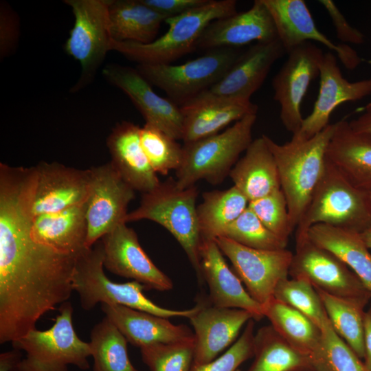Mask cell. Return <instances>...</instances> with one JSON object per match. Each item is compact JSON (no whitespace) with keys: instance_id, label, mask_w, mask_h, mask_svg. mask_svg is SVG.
Segmentation results:
<instances>
[{"instance_id":"cell-38","label":"cell","mask_w":371,"mask_h":371,"mask_svg":"<svg viewBox=\"0 0 371 371\" xmlns=\"http://www.w3.org/2000/svg\"><path fill=\"white\" fill-rule=\"evenodd\" d=\"M219 237L258 249L279 250L286 249L287 245L286 242L268 229L248 207L224 229Z\"/></svg>"},{"instance_id":"cell-30","label":"cell","mask_w":371,"mask_h":371,"mask_svg":"<svg viewBox=\"0 0 371 371\" xmlns=\"http://www.w3.org/2000/svg\"><path fill=\"white\" fill-rule=\"evenodd\" d=\"M168 17L142 0H111L109 19L114 41L147 44L154 41Z\"/></svg>"},{"instance_id":"cell-6","label":"cell","mask_w":371,"mask_h":371,"mask_svg":"<svg viewBox=\"0 0 371 371\" xmlns=\"http://www.w3.org/2000/svg\"><path fill=\"white\" fill-rule=\"evenodd\" d=\"M256 118L257 113H249L223 132L184 144L182 164L176 170L177 186L186 189L200 180L222 183L253 141Z\"/></svg>"},{"instance_id":"cell-7","label":"cell","mask_w":371,"mask_h":371,"mask_svg":"<svg viewBox=\"0 0 371 371\" xmlns=\"http://www.w3.org/2000/svg\"><path fill=\"white\" fill-rule=\"evenodd\" d=\"M52 327L36 328L12 342L13 348L24 350L25 357L13 371H69L68 365L80 370L89 368V342L78 337L72 322L73 306L69 302L60 304Z\"/></svg>"},{"instance_id":"cell-5","label":"cell","mask_w":371,"mask_h":371,"mask_svg":"<svg viewBox=\"0 0 371 371\" xmlns=\"http://www.w3.org/2000/svg\"><path fill=\"white\" fill-rule=\"evenodd\" d=\"M104 257L103 245L99 240L76 258L72 284L82 309L91 310L99 303L120 304L166 318H189L196 311V305L186 310L157 305L143 293L145 287L137 281L113 282L104 271Z\"/></svg>"},{"instance_id":"cell-34","label":"cell","mask_w":371,"mask_h":371,"mask_svg":"<svg viewBox=\"0 0 371 371\" xmlns=\"http://www.w3.org/2000/svg\"><path fill=\"white\" fill-rule=\"evenodd\" d=\"M127 339L105 316L90 333L93 371H139L131 363Z\"/></svg>"},{"instance_id":"cell-2","label":"cell","mask_w":371,"mask_h":371,"mask_svg":"<svg viewBox=\"0 0 371 371\" xmlns=\"http://www.w3.org/2000/svg\"><path fill=\"white\" fill-rule=\"evenodd\" d=\"M316 224L359 234L371 227L369 193L352 185L326 158L322 175L296 227L295 239L307 237Z\"/></svg>"},{"instance_id":"cell-26","label":"cell","mask_w":371,"mask_h":371,"mask_svg":"<svg viewBox=\"0 0 371 371\" xmlns=\"http://www.w3.org/2000/svg\"><path fill=\"white\" fill-rule=\"evenodd\" d=\"M326 159L355 187L371 191V135L358 132L349 122L335 123Z\"/></svg>"},{"instance_id":"cell-18","label":"cell","mask_w":371,"mask_h":371,"mask_svg":"<svg viewBox=\"0 0 371 371\" xmlns=\"http://www.w3.org/2000/svg\"><path fill=\"white\" fill-rule=\"evenodd\" d=\"M37 180L32 215L56 212L87 201L91 169H78L58 162L41 161L36 166Z\"/></svg>"},{"instance_id":"cell-29","label":"cell","mask_w":371,"mask_h":371,"mask_svg":"<svg viewBox=\"0 0 371 371\" xmlns=\"http://www.w3.org/2000/svg\"><path fill=\"white\" fill-rule=\"evenodd\" d=\"M245 152L229 176L249 201L281 189L276 160L264 135L254 139Z\"/></svg>"},{"instance_id":"cell-15","label":"cell","mask_w":371,"mask_h":371,"mask_svg":"<svg viewBox=\"0 0 371 371\" xmlns=\"http://www.w3.org/2000/svg\"><path fill=\"white\" fill-rule=\"evenodd\" d=\"M273 19L277 37L286 54L313 41L335 52L341 63L354 69L362 62L357 52L348 44H336L319 30L303 0H262Z\"/></svg>"},{"instance_id":"cell-43","label":"cell","mask_w":371,"mask_h":371,"mask_svg":"<svg viewBox=\"0 0 371 371\" xmlns=\"http://www.w3.org/2000/svg\"><path fill=\"white\" fill-rule=\"evenodd\" d=\"M20 25L18 14L5 1L0 3V58L11 55L17 46Z\"/></svg>"},{"instance_id":"cell-32","label":"cell","mask_w":371,"mask_h":371,"mask_svg":"<svg viewBox=\"0 0 371 371\" xmlns=\"http://www.w3.org/2000/svg\"><path fill=\"white\" fill-rule=\"evenodd\" d=\"M249 200L234 186L224 190L203 193V201L196 207L201 240H214L248 207Z\"/></svg>"},{"instance_id":"cell-35","label":"cell","mask_w":371,"mask_h":371,"mask_svg":"<svg viewBox=\"0 0 371 371\" xmlns=\"http://www.w3.org/2000/svg\"><path fill=\"white\" fill-rule=\"evenodd\" d=\"M315 289L335 331L360 359H364V307Z\"/></svg>"},{"instance_id":"cell-48","label":"cell","mask_w":371,"mask_h":371,"mask_svg":"<svg viewBox=\"0 0 371 371\" xmlns=\"http://www.w3.org/2000/svg\"><path fill=\"white\" fill-rule=\"evenodd\" d=\"M22 359L21 350L14 349L0 354V371H13Z\"/></svg>"},{"instance_id":"cell-51","label":"cell","mask_w":371,"mask_h":371,"mask_svg":"<svg viewBox=\"0 0 371 371\" xmlns=\"http://www.w3.org/2000/svg\"><path fill=\"white\" fill-rule=\"evenodd\" d=\"M369 193V196H370V201H371V191Z\"/></svg>"},{"instance_id":"cell-52","label":"cell","mask_w":371,"mask_h":371,"mask_svg":"<svg viewBox=\"0 0 371 371\" xmlns=\"http://www.w3.org/2000/svg\"><path fill=\"white\" fill-rule=\"evenodd\" d=\"M237 371H240V370H238Z\"/></svg>"},{"instance_id":"cell-13","label":"cell","mask_w":371,"mask_h":371,"mask_svg":"<svg viewBox=\"0 0 371 371\" xmlns=\"http://www.w3.org/2000/svg\"><path fill=\"white\" fill-rule=\"evenodd\" d=\"M288 58L273 77V99L280 106V117L284 128L292 135L300 129L303 98L312 80L319 76L324 53L312 42L304 43L289 52Z\"/></svg>"},{"instance_id":"cell-47","label":"cell","mask_w":371,"mask_h":371,"mask_svg":"<svg viewBox=\"0 0 371 371\" xmlns=\"http://www.w3.org/2000/svg\"><path fill=\"white\" fill-rule=\"evenodd\" d=\"M349 124L356 131L371 135V102L367 104L363 113L349 122Z\"/></svg>"},{"instance_id":"cell-16","label":"cell","mask_w":371,"mask_h":371,"mask_svg":"<svg viewBox=\"0 0 371 371\" xmlns=\"http://www.w3.org/2000/svg\"><path fill=\"white\" fill-rule=\"evenodd\" d=\"M104 267L119 276L142 284L145 289L169 291L170 278L151 260L139 243L136 232L123 223L101 239Z\"/></svg>"},{"instance_id":"cell-41","label":"cell","mask_w":371,"mask_h":371,"mask_svg":"<svg viewBox=\"0 0 371 371\" xmlns=\"http://www.w3.org/2000/svg\"><path fill=\"white\" fill-rule=\"evenodd\" d=\"M321 330L326 361L331 371H369L364 362L335 331L328 317Z\"/></svg>"},{"instance_id":"cell-19","label":"cell","mask_w":371,"mask_h":371,"mask_svg":"<svg viewBox=\"0 0 371 371\" xmlns=\"http://www.w3.org/2000/svg\"><path fill=\"white\" fill-rule=\"evenodd\" d=\"M183 116L184 144L218 133L234 121L258 112L250 100L226 97L206 90L179 106Z\"/></svg>"},{"instance_id":"cell-4","label":"cell","mask_w":371,"mask_h":371,"mask_svg":"<svg viewBox=\"0 0 371 371\" xmlns=\"http://www.w3.org/2000/svg\"><path fill=\"white\" fill-rule=\"evenodd\" d=\"M236 4L235 0H209L200 7L167 18V32L154 41L142 44L113 40L112 50L138 64H170L196 48L210 23L236 13Z\"/></svg>"},{"instance_id":"cell-9","label":"cell","mask_w":371,"mask_h":371,"mask_svg":"<svg viewBox=\"0 0 371 371\" xmlns=\"http://www.w3.org/2000/svg\"><path fill=\"white\" fill-rule=\"evenodd\" d=\"M111 0H65L74 22L64 49L78 60L81 74L71 89L78 91L94 79L109 51L112 50L109 5Z\"/></svg>"},{"instance_id":"cell-17","label":"cell","mask_w":371,"mask_h":371,"mask_svg":"<svg viewBox=\"0 0 371 371\" xmlns=\"http://www.w3.org/2000/svg\"><path fill=\"white\" fill-rule=\"evenodd\" d=\"M320 85L313 111L304 118L300 131L292 137L308 139L329 124L333 111L347 102L371 95V78L350 82L342 76L337 58L331 52L324 53L319 65Z\"/></svg>"},{"instance_id":"cell-12","label":"cell","mask_w":371,"mask_h":371,"mask_svg":"<svg viewBox=\"0 0 371 371\" xmlns=\"http://www.w3.org/2000/svg\"><path fill=\"white\" fill-rule=\"evenodd\" d=\"M90 169L91 183L87 202V248L126 223L128 205L135 196V190L122 179L111 161Z\"/></svg>"},{"instance_id":"cell-22","label":"cell","mask_w":371,"mask_h":371,"mask_svg":"<svg viewBox=\"0 0 371 371\" xmlns=\"http://www.w3.org/2000/svg\"><path fill=\"white\" fill-rule=\"evenodd\" d=\"M200 262L212 305L247 311L256 320L265 317L262 305L250 296L237 275L229 269L214 240H201Z\"/></svg>"},{"instance_id":"cell-50","label":"cell","mask_w":371,"mask_h":371,"mask_svg":"<svg viewBox=\"0 0 371 371\" xmlns=\"http://www.w3.org/2000/svg\"><path fill=\"white\" fill-rule=\"evenodd\" d=\"M295 371H315V370H310V369H306V370H295Z\"/></svg>"},{"instance_id":"cell-11","label":"cell","mask_w":371,"mask_h":371,"mask_svg":"<svg viewBox=\"0 0 371 371\" xmlns=\"http://www.w3.org/2000/svg\"><path fill=\"white\" fill-rule=\"evenodd\" d=\"M214 240L248 293L262 306L273 297L277 285L288 278L293 256L291 251L254 249L225 237Z\"/></svg>"},{"instance_id":"cell-1","label":"cell","mask_w":371,"mask_h":371,"mask_svg":"<svg viewBox=\"0 0 371 371\" xmlns=\"http://www.w3.org/2000/svg\"><path fill=\"white\" fill-rule=\"evenodd\" d=\"M335 128L330 124L308 139L279 144L264 135L277 165L290 222L296 229L324 169L327 146Z\"/></svg>"},{"instance_id":"cell-28","label":"cell","mask_w":371,"mask_h":371,"mask_svg":"<svg viewBox=\"0 0 371 371\" xmlns=\"http://www.w3.org/2000/svg\"><path fill=\"white\" fill-rule=\"evenodd\" d=\"M271 326L293 348L313 361L316 371H331L320 328L306 315L273 297L263 306Z\"/></svg>"},{"instance_id":"cell-31","label":"cell","mask_w":371,"mask_h":371,"mask_svg":"<svg viewBox=\"0 0 371 371\" xmlns=\"http://www.w3.org/2000/svg\"><path fill=\"white\" fill-rule=\"evenodd\" d=\"M308 236L345 262L371 293V254L359 233L316 224L309 229Z\"/></svg>"},{"instance_id":"cell-45","label":"cell","mask_w":371,"mask_h":371,"mask_svg":"<svg viewBox=\"0 0 371 371\" xmlns=\"http://www.w3.org/2000/svg\"><path fill=\"white\" fill-rule=\"evenodd\" d=\"M209 0H142L155 10L168 17L183 14L205 4Z\"/></svg>"},{"instance_id":"cell-24","label":"cell","mask_w":371,"mask_h":371,"mask_svg":"<svg viewBox=\"0 0 371 371\" xmlns=\"http://www.w3.org/2000/svg\"><path fill=\"white\" fill-rule=\"evenodd\" d=\"M100 306L128 342L139 348L194 339V333L188 326L173 324L168 318L120 304L102 303Z\"/></svg>"},{"instance_id":"cell-36","label":"cell","mask_w":371,"mask_h":371,"mask_svg":"<svg viewBox=\"0 0 371 371\" xmlns=\"http://www.w3.org/2000/svg\"><path fill=\"white\" fill-rule=\"evenodd\" d=\"M140 141L146 156L157 174L166 175L181 166L183 148L160 129L145 123L140 130Z\"/></svg>"},{"instance_id":"cell-3","label":"cell","mask_w":371,"mask_h":371,"mask_svg":"<svg viewBox=\"0 0 371 371\" xmlns=\"http://www.w3.org/2000/svg\"><path fill=\"white\" fill-rule=\"evenodd\" d=\"M196 186L182 189L172 178L142 194L139 206L128 212L125 222L149 220L168 231L180 244L203 281L200 262L201 237L196 213Z\"/></svg>"},{"instance_id":"cell-8","label":"cell","mask_w":371,"mask_h":371,"mask_svg":"<svg viewBox=\"0 0 371 371\" xmlns=\"http://www.w3.org/2000/svg\"><path fill=\"white\" fill-rule=\"evenodd\" d=\"M242 52L237 48H218L183 64H137L136 69L151 85L181 105L217 83Z\"/></svg>"},{"instance_id":"cell-33","label":"cell","mask_w":371,"mask_h":371,"mask_svg":"<svg viewBox=\"0 0 371 371\" xmlns=\"http://www.w3.org/2000/svg\"><path fill=\"white\" fill-rule=\"evenodd\" d=\"M254 355L249 371H316L311 359L293 348L271 326L255 334Z\"/></svg>"},{"instance_id":"cell-39","label":"cell","mask_w":371,"mask_h":371,"mask_svg":"<svg viewBox=\"0 0 371 371\" xmlns=\"http://www.w3.org/2000/svg\"><path fill=\"white\" fill-rule=\"evenodd\" d=\"M142 361L150 371H189L193 362L194 339L141 347Z\"/></svg>"},{"instance_id":"cell-42","label":"cell","mask_w":371,"mask_h":371,"mask_svg":"<svg viewBox=\"0 0 371 371\" xmlns=\"http://www.w3.org/2000/svg\"><path fill=\"white\" fill-rule=\"evenodd\" d=\"M254 322L251 319L238 339L221 357L210 362L192 365L189 371H237L245 361L254 355Z\"/></svg>"},{"instance_id":"cell-25","label":"cell","mask_w":371,"mask_h":371,"mask_svg":"<svg viewBox=\"0 0 371 371\" xmlns=\"http://www.w3.org/2000/svg\"><path fill=\"white\" fill-rule=\"evenodd\" d=\"M141 128L127 121L117 124L106 139L110 161L122 179L135 191L154 190L160 181L140 141Z\"/></svg>"},{"instance_id":"cell-21","label":"cell","mask_w":371,"mask_h":371,"mask_svg":"<svg viewBox=\"0 0 371 371\" xmlns=\"http://www.w3.org/2000/svg\"><path fill=\"white\" fill-rule=\"evenodd\" d=\"M276 39V30L269 10L262 0H256L248 10L210 23L201 36L196 48H237L252 41L267 43Z\"/></svg>"},{"instance_id":"cell-40","label":"cell","mask_w":371,"mask_h":371,"mask_svg":"<svg viewBox=\"0 0 371 371\" xmlns=\"http://www.w3.org/2000/svg\"><path fill=\"white\" fill-rule=\"evenodd\" d=\"M248 207L268 229L288 243L293 229L290 222L287 202L281 189L249 201Z\"/></svg>"},{"instance_id":"cell-46","label":"cell","mask_w":371,"mask_h":371,"mask_svg":"<svg viewBox=\"0 0 371 371\" xmlns=\"http://www.w3.org/2000/svg\"><path fill=\"white\" fill-rule=\"evenodd\" d=\"M364 329V363L369 371H371V308L365 311L363 318Z\"/></svg>"},{"instance_id":"cell-49","label":"cell","mask_w":371,"mask_h":371,"mask_svg":"<svg viewBox=\"0 0 371 371\" xmlns=\"http://www.w3.org/2000/svg\"><path fill=\"white\" fill-rule=\"evenodd\" d=\"M361 237L369 249H371V227L360 234Z\"/></svg>"},{"instance_id":"cell-37","label":"cell","mask_w":371,"mask_h":371,"mask_svg":"<svg viewBox=\"0 0 371 371\" xmlns=\"http://www.w3.org/2000/svg\"><path fill=\"white\" fill-rule=\"evenodd\" d=\"M273 297L300 311L321 330L328 318L314 286L302 278H286L276 286Z\"/></svg>"},{"instance_id":"cell-14","label":"cell","mask_w":371,"mask_h":371,"mask_svg":"<svg viewBox=\"0 0 371 371\" xmlns=\"http://www.w3.org/2000/svg\"><path fill=\"white\" fill-rule=\"evenodd\" d=\"M104 78L123 91L152 125L173 139H182L183 124L180 107L170 100L157 95L152 85L136 68L109 64L102 70Z\"/></svg>"},{"instance_id":"cell-10","label":"cell","mask_w":371,"mask_h":371,"mask_svg":"<svg viewBox=\"0 0 371 371\" xmlns=\"http://www.w3.org/2000/svg\"><path fill=\"white\" fill-rule=\"evenodd\" d=\"M289 274L291 278L304 279L315 289L363 307L371 300V293L349 267L308 236L295 239Z\"/></svg>"},{"instance_id":"cell-20","label":"cell","mask_w":371,"mask_h":371,"mask_svg":"<svg viewBox=\"0 0 371 371\" xmlns=\"http://www.w3.org/2000/svg\"><path fill=\"white\" fill-rule=\"evenodd\" d=\"M196 307L188 318L194 330L192 365L206 363L216 359L234 341L242 327L254 319L247 311L218 307L210 302L201 301Z\"/></svg>"},{"instance_id":"cell-44","label":"cell","mask_w":371,"mask_h":371,"mask_svg":"<svg viewBox=\"0 0 371 371\" xmlns=\"http://www.w3.org/2000/svg\"><path fill=\"white\" fill-rule=\"evenodd\" d=\"M319 2L327 11L335 29L337 37L341 42L355 45L362 44L365 36L357 29L352 27L331 0H319Z\"/></svg>"},{"instance_id":"cell-27","label":"cell","mask_w":371,"mask_h":371,"mask_svg":"<svg viewBox=\"0 0 371 371\" xmlns=\"http://www.w3.org/2000/svg\"><path fill=\"white\" fill-rule=\"evenodd\" d=\"M87 202L59 212L32 216V238L55 251L78 258L89 249L86 246Z\"/></svg>"},{"instance_id":"cell-23","label":"cell","mask_w":371,"mask_h":371,"mask_svg":"<svg viewBox=\"0 0 371 371\" xmlns=\"http://www.w3.org/2000/svg\"><path fill=\"white\" fill-rule=\"evenodd\" d=\"M284 54L278 39L256 43L243 52L228 72L208 91L226 97L250 100L264 82L272 65Z\"/></svg>"}]
</instances>
